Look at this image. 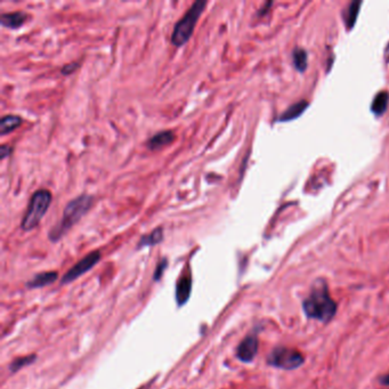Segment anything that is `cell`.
Masks as SVG:
<instances>
[{"label": "cell", "instance_id": "cell-1", "mask_svg": "<svg viewBox=\"0 0 389 389\" xmlns=\"http://www.w3.org/2000/svg\"><path fill=\"white\" fill-rule=\"evenodd\" d=\"M304 311L309 319L320 322L331 321L337 312V304L330 297L328 286L324 281H317L309 296L304 301Z\"/></svg>", "mask_w": 389, "mask_h": 389}, {"label": "cell", "instance_id": "cell-2", "mask_svg": "<svg viewBox=\"0 0 389 389\" xmlns=\"http://www.w3.org/2000/svg\"><path fill=\"white\" fill-rule=\"evenodd\" d=\"M91 204H93V196L89 194H81L71 200L63 210L61 220L50 229L48 234L49 240L52 242L61 240L89 211Z\"/></svg>", "mask_w": 389, "mask_h": 389}, {"label": "cell", "instance_id": "cell-3", "mask_svg": "<svg viewBox=\"0 0 389 389\" xmlns=\"http://www.w3.org/2000/svg\"><path fill=\"white\" fill-rule=\"evenodd\" d=\"M207 6V2L198 0L190 7L185 15L176 23L173 35H171V43L176 47H181L185 45L194 32L195 25L198 23L199 18L202 14Z\"/></svg>", "mask_w": 389, "mask_h": 389}, {"label": "cell", "instance_id": "cell-4", "mask_svg": "<svg viewBox=\"0 0 389 389\" xmlns=\"http://www.w3.org/2000/svg\"><path fill=\"white\" fill-rule=\"evenodd\" d=\"M52 193L48 190H39L33 193L28 210L23 217L22 225H21L23 231H32L40 224L41 219L52 203Z\"/></svg>", "mask_w": 389, "mask_h": 389}, {"label": "cell", "instance_id": "cell-5", "mask_svg": "<svg viewBox=\"0 0 389 389\" xmlns=\"http://www.w3.org/2000/svg\"><path fill=\"white\" fill-rule=\"evenodd\" d=\"M267 363L279 369L295 370L303 365L304 356L298 350L280 346L271 351L267 357Z\"/></svg>", "mask_w": 389, "mask_h": 389}, {"label": "cell", "instance_id": "cell-6", "mask_svg": "<svg viewBox=\"0 0 389 389\" xmlns=\"http://www.w3.org/2000/svg\"><path fill=\"white\" fill-rule=\"evenodd\" d=\"M100 257L102 256H100V252L98 250L91 251V252L86 254L85 257L80 259L74 266L71 267V269L63 275V278L61 279V284L73 282L78 278H80L81 275L86 274L87 272H89L93 267L97 265V263L100 261Z\"/></svg>", "mask_w": 389, "mask_h": 389}, {"label": "cell", "instance_id": "cell-7", "mask_svg": "<svg viewBox=\"0 0 389 389\" xmlns=\"http://www.w3.org/2000/svg\"><path fill=\"white\" fill-rule=\"evenodd\" d=\"M258 351V338L254 333L246 336L236 349V356L241 362L249 363L256 357Z\"/></svg>", "mask_w": 389, "mask_h": 389}, {"label": "cell", "instance_id": "cell-8", "mask_svg": "<svg viewBox=\"0 0 389 389\" xmlns=\"http://www.w3.org/2000/svg\"><path fill=\"white\" fill-rule=\"evenodd\" d=\"M192 291V278L190 274H184L179 278L176 284V300L179 306H182L190 299Z\"/></svg>", "mask_w": 389, "mask_h": 389}, {"label": "cell", "instance_id": "cell-9", "mask_svg": "<svg viewBox=\"0 0 389 389\" xmlns=\"http://www.w3.org/2000/svg\"><path fill=\"white\" fill-rule=\"evenodd\" d=\"M174 141H175V134L171 131H165V132L158 133L154 136L151 137L148 143H146V146H148L150 150L157 151L171 144Z\"/></svg>", "mask_w": 389, "mask_h": 389}, {"label": "cell", "instance_id": "cell-10", "mask_svg": "<svg viewBox=\"0 0 389 389\" xmlns=\"http://www.w3.org/2000/svg\"><path fill=\"white\" fill-rule=\"evenodd\" d=\"M58 279L57 272L50 271V272H43L33 276V278L27 283V287L29 289H37V288H43L46 286H50Z\"/></svg>", "mask_w": 389, "mask_h": 389}, {"label": "cell", "instance_id": "cell-11", "mask_svg": "<svg viewBox=\"0 0 389 389\" xmlns=\"http://www.w3.org/2000/svg\"><path fill=\"white\" fill-rule=\"evenodd\" d=\"M2 25L8 29H19L27 22L28 14L25 12L6 13L2 15Z\"/></svg>", "mask_w": 389, "mask_h": 389}, {"label": "cell", "instance_id": "cell-12", "mask_svg": "<svg viewBox=\"0 0 389 389\" xmlns=\"http://www.w3.org/2000/svg\"><path fill=\"white\" fill-rule=\"evenodd\" d=\"M308 106V103L306 100H300L298 103L292 104L290 107H288L286 111H284L281 115H280L279 121H282V122H286V121H291L296 118H298L303 113L305 112Z\"/></svg>", "mask_w": 389, "mask_h": 389}, {"label": "cell", "instance_id": "cell-13", "mask_svg": "<svg viewBox=\"0 0 389 389\" xmlns=\"http://www.w3.org/2000/svg\"><path fill=\"white\" fill-rule=\"evenodd\" d=\"M22 124V118L15 114L4 115L0 120V135L5 136L7 134L14 132Z\"/></svg>", "mask_w": 389, "mask_h": 389}, {"label": "cell", "instance_id": "cell-14", "mask_svg": "<svg viewBox=\"0 0 389 389\" xmlns=\"http://www.w3.org/2000/svg\"><path fill=\"white\" fill-rule=\"evenodd\" d=\"M163 240V229L161 227H158L156 229H153L152 232L148 235H144L141 238L140 242H138L137 248L142 249V248H146V246H153L160 243V242Z\"/></svg>", "mask_w": 389, "mask_h": 389}, {"label": "cell", "instance_id": "cell-15", "mask_svg": "<svg viewBox=\"0 0 389 389\" xmlns=\"http://www.w3.org/2000/svg\"><path fill=\"white\" fill-rule=\"evenodd\" d=\"M388 100H389V95L387 91H381V93H379L374 97L373 102H372V105H371L372 112L376 115L383 114L387 110Z\"/></svg>", "mask_w": 389, "mask_h": 389}, {"label": "cell", "instance_id": "cell-16", "mask_svg": "<svg viewBox=\"0 0 389 389\" xmlns=\"http://www.w3.org/2000/svg\"><path fill=\"white\" fill-rule=\"evenodd\" d=\"M359 7H361V3L354 2L350 4L348 8H347V11L345 13V22L348 29H353V27L355 25L357 15L359 13Z\"/></svg>", "mask_w": 389, "mask_h": 389}, {"label": "cell", "instance_id": "cell-17", "mask_svg": "<svg viewBox=\"0 0 389 389\" xmlns=\"http://www.w3.org/2000/svg\"><path fill=\"white\" fill-rule=\"evenodd\" d=\"M36 359H37V355H35V354L28 355V356H22V357L15 358L14 361L11 363L10 370H11L12 373H15V372L22 370L23 367L31 365L32 363L36 362Z\"/></svg>", "mask_w": 389, "mask_h": 389}, {"label": "cell", "instance_id": "cell-18", "mask_svg": "<svg viewBox=\"0 0 389 389\" xmlns=\"http://www.w3.org/2000/svg\"><path fill=\"white\" fill-rule=\"evenodd\" d=\"M292 60L297 70L300 72H304L305 69L307 68V53L303 48H296L292 53Z\"/></svg>", "mask_w": 389, "mask_h": 389}, {"label": "cell", "instance_id": "cell-19", "mask_svg": "<svg viewBox=\"0 0 389 389\" xmlns=\"http://www.w3.org/2000/svg\"><path fill=\"white\" fill-rule=\"evenodd\" d=\"M167 266H168V261H167L166 258L165 259H161V262L158 264L156 272H154V275H153L154 281H159V280L161 279L163 272H165L166 269H167Z\"/></svg>", "mask_w": 389, "mask_h": 389}, {"label": "cell", "instance_id": "cell-20", "mask_svg": "<svg viewBox=\"0 0 389 389\" xmlns=\"http://www.w3.org/2000/svg\"><path fill=\"white\" fill-rule=\"evenodd\" d=\"M79 68V64L78 63H69V64H66L63 66V68L61 69V73L62 74H65V75H69V74H72L75 70H77Z\"/></svg>", "mask_w": 389, "mask_h": 389}, {"label": "cell", "instance_id": "cell-21", "mask_svg": "<svg viewBox=\"0 0 389 389\" xmlns=\"http://www.w3.org/2000/svg\"><path fill=\"white\" fill-rule=\"evenodd\" d=\"M13 152V149L12 146H8V145H2V148H0V156H2V159L4 160V159H6L7 157H10L11 154Z\"/></svg>", "mask_w": 389, "mask_h": 389}]
</instances>
